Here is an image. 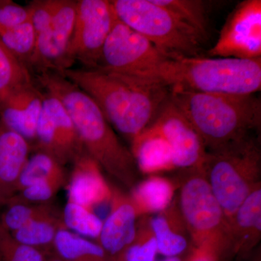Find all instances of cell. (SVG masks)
Masks as SVG:
<instances>
[{"label": "cell", "mask_w": 261, "mask_h": 261, "mask_svg": "<svg viewBox=\"0 0 261 261\" xmlns=\"http://www.w3.org/2000/svg\"><path fill=\"white\" fill-rule=\"evenodd\" d=\"M101 169L87 152L75 160L66 185L68 201L93 211L97 206L111 202L112 188L105 179Z\"/></svg>", "instance_id": "2e32d148"}, {"label": "cell", "mask_w": 261, "mask_h": 261, "mask_svg": "<svg viewBox=\"0 0 261 261\" xmlns=\"http://www.w3.org/2000/svg\"><path fill=\"white\" fill-rule=\"evenodd\" d=\"M34 143L38 151L49 154L63 166L73 164L87 152L63 103L46 91Z\"/></svg>", "instance_id": "30bf717a"}, {"label": "cell", "mask_w": 261, "mask_h": 261, "mask_svg": "<svg viewBox=\"0 0 261 261\" xmlns=\"http://www.w3.org/2000/svg\"><path fill=\"white\" fill-rule=\"evenodd\" d=\"M187 261H221L218 255L206 247H194Z\"/></svg>", "instance_id": "e575fe53"}, {"label": "cell", "mask_w": 261, "mask_h": 261, "mask_svg": "<svg viewBox=\"0 0 261 261\" xmlns=\"http://www.w3.org/2000/svg\"><path fill=\"white\" fill-rule=\"evenodd\" d=\"M0 206H1V205H0Z\"/></svg>", "instance_id": "f35d334b"}, {"label": "cell", "mask_w": 261, "mask_h": 261, "mask_svg": "<svg viewBox=\"0 0 261 261\" xmlns=\"http://www.w3.org/2000/svg\"><path fill=\"white\" fill-rule=\"evenodd\" d=\"M45 261H64L61 257L58 256V255H55V256L47 257Z\"/></svg>", "instance_id": "8d00e7d4"}, {"label": "cell", "mask_w": 261, "mask_h": 261, "mask_svg": "<svg viewBox=\"0 0 261 261\" xmlns=\"http://www.w3.org/2000/svg\"><path fill=\"white\" fill-rule=\"evenodd\" d=\"M116 18L169 58L200 56L205 39L153 0H113Z\"/></svg>", "instance_id": "52a82bcc"}, {"label": "cell", "mask_w": 261, "mask_h": 261, "mask_svg": "<svg viewBox=\"0 0 261 261\" xmlns=\"http://www.w3.org/2000/svg\"><path fill=\"white\" fill-rule=\"evenodd\" d=\"M34 82L31 70L0 42V98Z\"/></svg>", "instance_id": "f1b7e54d"}, {"label": "cell", "mask_w": 261, "mask_h": 261, "mask_svg": "<svg viewBox=\"0 0 261 261\" xmlns=\"http://www.w3.org/2000/svg\"><path fill=\"white\" fill-rule=\"evenodd\" d=\"M76 16V1L62 0L61 7L50 25L38 34L35 50L29 68L38 73H61L68 68L67 55Z\"/></svg>", "instance_id": "4fadbf2b"}, {"label": "cell", "mask_w": 261, "mask_h": 261, "mask_svg": "<svg viewBox=\"0 0 261 261\" xmlns=\"http://www.w3.org/2000/svg\"><path fill=\"white\" fill-rule=\"evenodd\" d=\"M158 245L150 224V218H143L137 226L133 243L124 255V261H155Z\"/></svg>", "instance_id": "f546056e"}, {"label": "cell", "mask_w": 261, "mask_h": 261, "mask_svg": "<svg viewBox=\"0 0 261 261\" xmlns=\"http://www.w3.org/2000/svg\"><path fill=\"white\" fill-rule=\"evenodd\" d=\"M171 99L212 151L260 128L261 102L255 94H209L171 90Z\"/></svg>", "instance_id": "3957f363"}, {"label": "cell", "mask_w": 261, "mask_h": 261, "mask_svg": "<svg viewBox=\"0 0 261 261\" xmlns=\"http://www.w3.org/2000/svg\"><path fill=\"white\" fill-rule=\"evenodd\" d=\"M158 79L171 90L248 95L261 88V58H168Z\"/></svg>", "instance_id": "277c9868"}, {"label": "cell", "mask_w": 261, "mask_h": 261, "mask_svg": "<svg viewBox=\"0 0 261 261\" xmlns=\"http://www.w3.org/2000/svg\"><path fill=\"white\" fill-rule=\"evenodd\" d=\"M61 74L88 94L111 126L130 143L153 123L171 96V89L161 81L101 68H71Z\"/></svg>", "instance_id": "6da1fadb"}, {"label": "cell", "mask_w": 261, "mask_h": 261, "mask_svg": "<svg viewBox=\"0 0 261 261\" xmlns=\"http://www.w3.org/2000/svg\"><path fill=\"white\" fill-rule=\"evenodd\" d=\"M149 128L159 134L169 145L173 168L186 171L202 170L207 154L205 145L171 96Z\"/></svg>", "instance_id": "7c38bea8"}, {"label": "cell", "mask_w": 261, "mask_h": 261, "mask_svg": "<svg viewBox=\"0 0 261 261\" xmlns=\"http://www.w3.org/2000/svg\"><path fill=\"white\" fill-rule=\"evenodd\" d=\"M207 53L212 58H261L260 0H245L237 5Z\"/></svg>", "instance_id": "8fae6325"}, {"label": "cell", "mask_w": 261, "mask_h": 261, "mask_svg": "<svg viewBox=\"0 0 261 261\" xmlns=\"http://www.w3.org/2000/svg\"><path fill=\"white\" fill-rule=\"evenodd\" d=\"M31 149L30 142L0 121V205H5L17 193Z\"/></svg>", "instance_id": "e0dca14e"}, {"label": "cell", "mask_w": 261, "mask_h": 261, "mask_svg": "<svg viewBox=\"0 0 261 261\" xmlns=\"http://www.w3.org/2000/svg\"><path fill=\"white\" fill-rule=\"evenodd\" d=\"M116 20L111 1H76L74 29L67 55L68 68L77 61L84 68H98L105 43Z\"/></svg>", "instance_id": "9c48e42d"}, {"label": "cell", "mask_w": 261, "mask_h": 261, "mask_svg": "<svg viewBox=\"0 0 261 261\" xmlns=\"http://www.w3.org/2000/svg\"><path fill=\"white\" fill-rule=\"evenodd\" d=\"M44 92L34 82L0 98V121L32 143L43 107Z\"/></svg>", "instance_id": "9a60e30c"}, {"label": "cell", "mask_w": 261, "mask_h": 261, "mask_svg": "<svg viewBox=\"0 0 261 261\" xmlns=\"http://www.w3.org/2000/svg\"><path fill=\"white\" fill-rule=\"evenodd\" d=\"M111 211L103 221L97 243L113 260H124V255L137 233V211L129 196L112 188Z\"/></svg>", "instance_id": "5bb4252c"}, {"label": "cell", "mask_w": 261, "mask_h": 261, "mask_svg": "<svg viewBox=\"0 0 261 261\" xmlns=\"http://www.w3.org/2000/svg\"><path fill=\"white\" fill-rule=\"evenodd\" d=\"M232 253L243 260L260 243L261 238V185L245 199L230 222Z\"/></svg>", "instance_id": "ac0fdd59"}, {"label": "cell", "mask_w": 261, "mask_h": 261, "mask_svg": "<svg viewBox=\"0 0 261 261\" xmlns=\"http://www.w3.org/2000/svg\"><path fill=\"white\" fill-rule=\"evenodd\" d=\"M55 179L68 180L65 166L49 154L37 150L29 157L20 173L17 192L32 184Z\"/></svg>", "instance_id": "d4e9b609"}, {"label": "cell", "mask_w": 261, "mask_h": 261, "mask_svg": "<svg viewBox=\"0 0 261 261\" xmlns=\"http://www.w3.org/2000/svg\"><path fill=\"white\" fill-rule=\"evenodd\" d=\"M54 250L64 261L113 260L99 244L66 228H61L57 233Z\"/></svg>", "instance_id": "7402d4cb"}, {"label": "cell", "mask_w": 261, "mask_h": 261, "mask_svg": "<svg viewBox=\"0 0 261 261\" xmlns=\"http://www.w3.org/2000/svg\"><path fill=\"white\" fill-rule=\"evenodd\" d=\"M188 256L189 255L186 257H183V255H181V256L166 257V259L161 261H187V258H188Z\"/></svg>", "instance_id": "d590c367"}, {"label": "cell", "mask_w": 261, "mask_h": 261, "mask_svg": "<svg viewBox=\"0 0 261 261\" xmlns=\"http://www.w3.org/2000/svg\"><path fill=\"white\" fill-rule=\"evenodd\" d=\"M180 187L178 207L194 247H206L220 260L232 253L231 228L203 171H187Z\"/></svg>", "instance_id": "8992f818"}, {"label": "cell", "mask_w": 261, "mask_h": 261, "mask_svg": "<svg viewBox=\"0 0 261 261\" xmlns=\"http://www.w3.org/2000/svg\"><path fill=\"white\" fill-rule=\"evenodd\" d=\"M158 252L165 257L181 256L189 247L188 231L176 202L150 219Z\"/></svg>", "instance_id": "d6986e66"}, {"label": "cell", "mask_w": 261, "mask_h": 261, "mask_svg": "<svg viewBox=\"0 0 261 261\" xmlns=\"http://www.w3.org/2000/svg\"><path fill=\"white\" fill-rule=\"evenodd\" d=\"M5 205L6 209L0 216V225L10 233L37 220L62 217V211L51 202L39 205L8 202Z\"/></svg>", "instance_id": "cb8c5ba5"}, {"label": "cell", "mask_w": 261, "mask_h": 261, "mask_svg": "<svg viewBox=\"0 0 261 261\" xmlns=\"http://www.w3.org/2000/svg\"><path fill=\"white\" fill-rule=\"evenodd\" d=\"M62 219L66 229L83 238L97 239L103 221L93 210L68 201L62 211Z\"/></svg>", "instance_id": "83f0119b"}, {"label": "cell", "mask_w": 261, "mask_h": 261, "mask_svg": "<svg viewBox=\"0 0 261 261\" xmlns=\"http://www.w3.org/2000/svg\"><path fill=\"white\" fill-rule=\"evenodd\" d=\"M0 42L29 68L37 43V34L29 20L11 28L1 29Z\"/></svg>", "instance_id": "4316f807"}, {"label": "cell", "mask_w": 261, "mask_h": 261, "mask_svg": "<svg viewBox=\"0 0 261 261\" xmlns=\"http://www.w3.org/2000/svg\"><path fill=\"white\" fill-rule=\"evenodd\" d=\"M168 58L145 37L117 18L105 43L98 68L129 76L159 80V70Z\"/></svg>", "instance_id": "ba28073f"}, {"label": "cell", "mask_w": 261, "mask_h": 261, "mask_svg": "<svg viewBox=\"0 0 261 261\" xmlns=\"http://www.w3.org/2000/svg\"><path fill=\"white\" fill-rule=\"evenodd\" d=\"M132 147L139 171L152 173L174 169L169 145L152 128H147L136 138Z\"/></svg>", "instance_id": "ffe728a7"}, {"label": "cell", "mask_w": 261, "mask_h": 261, "mask_svg": "<svg viewBox=\"0 0 261 261\" xmlns=\"http://www.w3.org/2000/svg\"><path fill=\"white\" fill-rule=\"evenodd\" d=\"M65 228L62 217L49 218L33 221L10 233L18 243L40 250L47 255L54 250L57 233Z\"/></svg>", "instance_id": "603a6c76"}, {"label": "cell", "mask_w": 261, "mask_h": 261, "mask_svg": "<svg viewBox=\"0 0 261 261\" xmlns=\"http://www.w3.org/2000/svg\"><path fill=\"white\" fill-rule=\"evenodd\" d=\"M28 20L27 7L10 0H0V30L14 27Z\"/></svg>", "instance_id": "836d02e7"}, {"label": "cell", "mask_w": 261, "mask_h": 261, "mask_svg": "<svg viewBox=\"0 0 261 261\" xmlns=\"http://www.w3.org/2000/svg\"><path fill=\"white\" fill-rule=\"evenodd\" d=\"M37 79L44 90L63 103L86 152L102 169L132 190L137 185L139 174L135 158L120 142L93 99L57 72L38 73Z\"/></svg>", "instance_id": "7a4b0ae2"}, {"label": "cell", "mask_w": 261, "mask_h": 261, "mask_svg": "<svg viewBox=\"0 0 261 261\" xmlns=\"http://www.w3.org/2000/svg\"><path fill=\"white\" fill-rule=\"evenodd\" d=\"M228 223L240 206L260 185L261 153L252 135L207 151L202 168Z\"/></svg>", "instance_id": "5b68a950"}, {"label": "cell", "mask_w": 261, "mask_h": 261, "mask_svg": "<svg viewBox=\"0 0 261 261\" xmlns=\"http://www.w3.org/2000/svg\"><path fill=\"white\" fill-rule=\"evenodd\" d=\"M113 261H124V260H113Z\"/></svg>", "instance_id": "74e56055"}, {"label": "cell", "mask_w": 261, "mask_h": 261, "mask_svg": "<svg viewBox=\"0 0 261 261\" xmlns=\"http://www.w3.org/2000/svg\"><path fill=\"white\" fill-rule=\"evenodd\" d=\"M67 183L68 180L55 179L32 184L17 192L6 203L20 202L33 205L50 203L56 194Z\"/></svg>", "instance_id": "4dcf8cb0"}, {"label": "cell", "mask_w": 261, "mask_h": 261, "mask_svg": "<svg viewBox=\"0 0 261 261\" xmlns=\"http://www.w3.org/2000/svg\"><path fill=\"white\" fill-rule=\"evenodd\" d=\"M180 21L195 29L204 39L207 35L208 20L205 2L200 0H153Z\"/></svg>", "instance_id": "484cf974"}, {"label": "cell", "mask_w": 261, "mask_h": 261, "mask_svg": "<svg viewBox=\"0 0 261 261\" xmlns=\"http://www.w3.org/2000/svg\"><path fill=\"white\" fill-rule=\"evenodd\" d=\"M40 250L18 243L0 225V261H45Z\"/></svg>", "instance_id": "1f68e13d"}, {"label": "cell", "mask_w": 261, "mask_h": 261, "mask_svg": "<svg viewBox=\"0 0 261 261\" xmlns=\"http://www.w3.org/2000/svg\"><path fill=\"white\" fill-rule=\"evenodd\" d=\"M175 187L167 178L151 176L137 184L129 196L138 216L159 214L172 203Z\"/></svg>", "instance_id": "44dd1931"}, {"label": "cell", "mask_w": 261, "mask_h": 261, "mask_svg": "<svg viewBox=\"0 0 261 261\" xmlns=\"http://www.w3.org/2000/svg\"><path fill=\"white\" fill-rule=\"evenodd\" d=\"M61 3L62 0H35L27 5L29 21L32 24L37 37L50 25Z\"/></svg>", "instance_id": "d6a6232c"}]
</instances>
